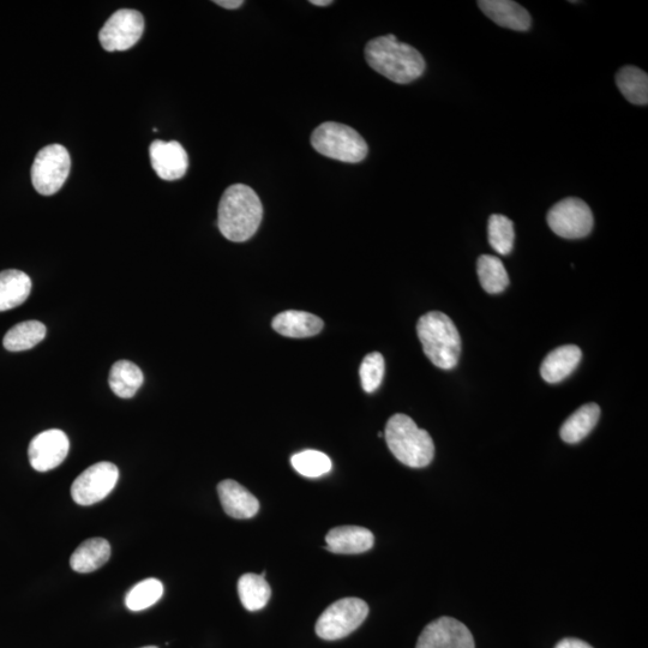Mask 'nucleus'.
<instances>
[{
  "label": "nucleus",
  "mask_w": 648,
  "mask_h": 648,
  "mask_svg": "<svg viewBox=\"0 0 648 648\" xmlns=\"http://www.w3.org/2000/svg\"><path fill=\"white\" fill-rule=\"evenodd\" d=\"M142 648H158L156 646H147V647H142Z\"/></svg>",
  "instance_id": "34"
},
{
  "label": "nucleus",
  "mask_w": 648,
  "mask_h": 648,
  "mask_svg": "<svg viewBox=\"0 0 648 648\" xmlns=\"http://www.w3.org/2000/svg\"><path fill=\"white\" fill-rule=\"evenodd\" d=\"M555 648H593L587 642L579 639H563L556 645Z\"/></svg>",
  "instance_id": "31"
},
{
  "label": "nucleus",
  "mask_w": 648,
  "mask_h": 648,
  "mask_svg": "<svg viewBox=\"0 0 648 648\" xmlns=\"http://www.w3.org/2000/svg\"><path fill=\"white\" fill-rule=\"evenodd\" d=\"M118 467L111 462H98L87 468L71 485V496L80 506H92L108 495L117 485Z\"/></svg>",
  "instance_id": "9"
},
{
  "label": "nucleus",
  "mask_w": 648,
  "mask_h": 648,
  "mask_svg": "<svg viewBox=\"0 0 648 648\" xmlns=\"http://www.w3.org/2000/svg\"><path fill=\"white\" fill-rule=\"evenodd\" d=\"M218 494L225 513L233 519H251L260 510V502L243 485L232 479L222 480Z\"/></svg>",
  "instance_id": "14"
},
{
  "label": "nucleus",
  "mask_w": 648,
  "mask_h": 648,
  "mask_svg": "<svg viewBox=\"0 0 648 648\" xmlns=\"http://www.w3.org/2000/svg\"><path fill=\"white\" fill-rule=\"evenodd\" d=\"M111 545L104 538H92L82 543L70 558V566L76 573L95 572L110 560Z\"/></svg>",
  "instance_id": "19"
},
{
  "label": "nucleus",
  "mask_w": 648,
  "mask_h": 648,
  "mask_svg": "<svg viewBox=\"0 0 648 648\" xmlns=\"http://www.w3.org/2000/svg\"><path fill=\"white\" fill-rule=\"evenodd\" d=\"M311 144L327 158L357 164L368 155V144L358 132L345 124L327 122L312 132Z\"/></svg>",
  "instance_id": "5"
},
{
  "label": "nucleus",
  "mask_w": 648,
  "mask_h": 648,
  "mask_svg": "<svg viewBox=\"0 0 648 648\" xmlns=\"http://www.w3.org/2000/svg\"><path fill=\"white\" fill-rule=\"evenodd\" d=\"M263 218L260 197L248 185L227 188L218 208L219 230L226 239L243 243L257 232Z\"/></svg>",
  "instance_id": "1"
},
{
  "label": "nucleus",
  "mask_w": 648,
  "mask_h": 648,
  "mask_svg": "<svg viewBox=\"0 0 648 648\" xmlns=\"http://www.w3.org/2000/svg\"><path fill=\"white\" fill-rule=\"evenodd\" d=\"M369 606L359 598H344L333 603L318 618L316 634L327 641L346 638L362 626L368 617Z\"/></svg>",
  "instance_id": "6"
},
{
  "label": "nucleus",
  "mask_w": 648,
  "mask_h": 648,
  "mask_svg": "<svg viewBox=\"0 0 648 648\" xmlns=\"http://www.w3.org/2000/svg\"><path fill=\"white\" fill-rule=\"evenodd\" d=\"M582 352L578 346L567 345L550 352L540 366V374L545 382L558 383L566 380L578 368Z\"/></svg>",
  "instance_id": "18"
},
{
  "label": "nucleus",
  "mask_w": 648,
  "mask_h": 648,
  "mask_svg": "<svg viewBox=\"0 0 648 648\" xmlns=\"http://www.w3.org/2000/svg\"><path fill=\"white\" fill-rule=\"evenodd\" d=\"M291 464L299 474L306 478H318L332 470V460L318 450H304L292 456Z\"/></svg>",
  "instance_id": "29"
},
{
  "label": "nucleus",
  "mask_w": 648,
  "mask_h": 648,
  "mask_svg": "<svg viewBox=\"0 0 648 648\" xmlns=\"http://www.w3.org/2000/svg\"><path fill=\"white\" fill-rule=\"evenodd\" d=\"M71 159L68 150L60 144L42 148L32 166V183L40 195L52 196L63 188L69 177Z\"/></svg>",
  "instance_id": "7"
},
{
  "label": "nucleus",
  "mask_w": 648,
  "mask_h": 648,
  "mask_svg": "<svg viewBox=\"0 0 648 648\" xmlns=\"http://www.w3.org/2000/svg\"><path fill=\"white\" fill-rule=\"evenodd\" d=\"M416 648H476L470 630L455 618L441 617L426 626Z\"/></svg>",
  "instance_id": "12"
},
{
  "label": "nucleus",
  "mask_w": 648,
  "mask_h": 648,
  "mask_svg": "<svg viewBox=\"0 0 648 648\" xmlns=\"http://www.w3.org/2000/svg\"><path fill=\"white\" fill-rule=\"evenodd\" d=\"M144 18L141 12L122 9L114 12L101 28L99 40L108 52L130 50L142 38Z\"/></svg>",
  "instance_id": "10"
},
{
  "label": "nucleus",
  "mask_w": 648,
  "mask_h": 648,
  "mask_svg": "<svg viewBox=\"0 0 648 648\" xmlns=\"http://www.w3.org/2000/svg\"><path fill=\"white\" fill-rule=\"evenodd\" d=\"M600 418V407L597 404H586L576 410L563 423L560 435L564 442L579 443L596 428Z\"/></svg>",
  "instance_id": "21"
},
{
  "label": "nucleus",
  "mask_w": 648,
  "mask_h": 648,
  "mask_svg": "<svg viewBox=\"0 0 648 648\" xmlns=\"http://www.w3.org/2000/svg\"><path fill=\"white\" fill-rule=\"evenodd\" d=\"M365 59L378 74L388 80L407 84L418 80L425 71V60L416 48L399 42L389 34L368 42Z\"/></svg>",
  "instance_id": "2"
},
{
  "label": "nucleus",
  "mask_w": 648,
  "mask_h": 648,
  "mask_svg": "<svg viewBox=\"0 0 648 648\" xmlns=\"http://www.w3.org/2000/svg\"><path fill=\"white\" fill-rule=\"evenodd\" d=\"M32 292V280L21 270L0 272V312L22 305Z\"/></svg>",
  "instance_id": "20"
},
{
  "label": "nucleus",
  "mask_w": 648,
  "mask_h": 648,
  "mask_svg": "<svg viewBox=\"0 0 648 648\" xmlns=\"http://www.w3.org/2000/svg\"><path fill=\"white\" fill-rule=\"evenodd\" d=\"M326 543L327 549L334 554L356 555L369 551L374 546L375 537L368 528L339 526L328 532Z\"/></svg>",
  "instance_id": "15"
},
{
  "label": "nucleus",
  "mask_w": 648,
  "mask_h": 648,
  "mask_svg": "<svg viewBox=\"0 0 648 648\" xmlns=\"http://www.w3.org/2000/svg\"><path fill=\"white\" fill-rule=\"evenodd\" d=\"M70 442L65 432L51 429L36 435L29 444L30 465L38 472L54 470L69 454Z\"/></svg>",
  "instance_id": "11"
},
{
  "label": "nucleus",
  "mask_w": 648,
  "mask_h": 648,
  "mask_svg": "<svg viewBox=\"0 0 648 648\" xmlns=\"http://www.w3.org/2000/svg\"><path fill=\"white\" fill-rule=\"evenodd\" d=\"M150 162L159 178L177 180L183 178L189 168V156L177 141H154L149 147Z\"/></svg>",
  "instance_id": "13"
},
{
  "label": "nucleus",
  "mask_w": 648,
  "mask_h": 648,
  "mask_svg": "<svg viewBox=\"0 0 648 648\" xmlns=\"http://www.w3.org/2000/svg\"><path fill=\"white\" fill-rule=\"evenodd\" d=\"M478 6L497 26L516 32H527L531 28V15L512 0H482Z\"/></svg>",
  "instance_id": "16"
},
{
  "label": "nucleus",
  "mask_w": 648,
  "mask_h": 648,
  "mask_svg": "<svg viewBox=\"0 0 648 648\" xmlns=\"http://www.w3.org/2000/svg\"><path fill=\"white\" fill-rule=\"evenodd\" d=\"M384 358L380 352H371L363 359L359 375L366 393H374L381 386L384 377Z\"/></svg>",
  "instance_id": "30"
},
{
  "label": "nucleus",
  "mask_w": 648,
  "mask_h": 648,
  "mask_svg": "<svg viewBox=\"0 0 648 648\" xmlns=\"http://www.w3.org/2000/svg\"><path fill=\"white\" fill-rule=\"evenodd\" d=\"M383 435L390 452L401 464L423 468L434 460L435 444L429 432L419 429L406 414L399 413L390 418Z\"/></svg>",
  "instance_id": "4"
},
{
  "label": "nucleus",
  "mask_w": 648,
  "mask_h": 648,
  "mask_svg": "<svg viewBox=\"0 0 648 648\" xmlns=\"http://www.w3.org/2000/svg\"><path fill=\"white\" fill-rule=\"evenodd\" d=\"M548 224L558 237L579 239L593 230L592 210L579 198L568 197L555 204L546 216Z\"/></svg>",
  "instance_id": "8"
},
{
  "label": "nucleus",
  "mask_w": 648,
  "mask_h": 648,
  "mask_svg": "<svg viewBox=\"0 0 648 648\" xmlns=\"http://www.w3.org/2000/svg\"><path fill=\"white\" fill-rule=\"evenodd\" d=\"M417 333L425 356L442 370H452L459 363L461 338L458 328L440 311H431L419 318Z\"/></svg>",
  "instance_id": "3"
},
{
  "label": "nucleus",
  "mask_w": 648,
  "mask_h": 648,
  "mask_svg": "<svg viewBox=\"0 0 648 648\" xmlns=\"http://www.w3.org/2000/svg\"><path fill=\"white\" fill-rule=\"evenodd\" d=\"M164 594V586L158 579H147L134 587L126 594L125 604L126 608L131 611H142L150 608L159 600Z\"/></svg>",
  "instance_id": "27"
},
{
  "label": "nucleus",
  "mask_w": 648,
  "mask_h": 648,
  "mask_svg": "<svg viewBox=\"0 0 648 648\" xmlns=\"http://www.w3.org/2000/svg\"><path fill=\"white\" fill-rule=\"evenodd\" d=\"M273 329L286 338H310L321 333L324 323L310 312L288 310L274 317Z\"/></svg>",
  "instance_id": "17"
},
{
  "label": "nucleus",
  "mask_w": 648,
  "mask_h": 648,
  "mask_svg": "<svg viewBox=\"0 0 648 648\" xmlns=\"http://www.w3.org/2000/svg\"><path fill=\"white\" fill-rule=\"evenodd\" d=\"M214 3L228 10L238 9L244 4L243 0H215Z\"/></svg>",
  "instance_id": "32"
},
{
  "label": "nucleus",
  "mask_w": 648,
  "mask_h": 648,
  "mask_svg": "<svg viewBox=\"0 0 648 648\" xmlns=\"http://www.w3.org/2000/svg\"><path fill=\"white\" fill-rule=\"evenodd\" d=\"M616 83L620 92L634 105L648 104V76L636 66H624L616 75Z\"/></svg>",
  "instance_id": "24"
},
{
  "label": "nucleus",
  "mask_w": 648,
  "mask_h": 648,
  "mask_svg": "<svg viewBox=\"0 0 648 648\" xmlns=\"http://www.w3.org/2000/svg\"><path fill=\"white\" fill-rule=\"evenodd\" d=\"M477 273L480 285L490 294L501 293L509 285V276L500 258L482 255L478 258Z\"/></svg>",
  "instance_id": "26"
},
{
  "label": "nucleus",
  "mask_w": 648,
  "mask_h": 648,
  "mask_svg": "<svg viewBox=\"0 0 648 648\" xmlns=\"http://www.w3.org/2000/svg\"><path fill=\"white\" fill-rule=\"evenodd\" d=\"M47 329L39 321H26L16 324L5 334L3 345L9 352L28 351L46 338Z\"/></svg>",
  "instance_id": "23"
},
{
  "label": "nucleus",
  "mask_w": 648,
  "mask_h": 648,
  "mask_svg": "<svg viewBox=\"0 0 648 648\" xmlns=\"http://www.w3.org/2000/svg\"><path fill=\"white\" fill-rule=\"evenodd\" d=\"M238 594L246 610L258 611L268 604L272 590L264 576L248 573L238 581Z\"/></svg>",
  "instance_id": "25"
},
{
  "label": "nucleus",
  "mask_w": 648,
  "mask_h": 648,
  "mask_svg": "<svg viewBox=\"0 0 648 648\" xmlns=\"http://www.w3.org/2000/svg\"><path fill=\"white\" fill-rule=\"evenodd\" d=\"M489 243L497 254L507 256L514 246L515 232L513 221L507 216L494 214L489 218Z\"/></svg>",
  "instance_id": "28"
},
{
  "label": "nucleus",
  "mask_w": 648,
  "mask_h": 648,
  "mask_svg": "<svg viewBox=\"0 0 648 648\" xmlns=\"http://www.w3.org/2000/svg\"><path fill=\"white\" fill-rule=\"evenodd\" d=\"M310 3L316 6H328L333 4L332 0H311Z\"/></svg>",
  "instance_id": "33"
},
{
  "label": "nucleus",
  "mask_w": 648,
  "mask_h": 648,
  "mask_svg": "<svg viewBox=\"0 0 648 648\" xmlns=\"http://www.w3.org/2000/svg\"><path fill=\"white\" fill-rule=\"evenodd\" d=\"M144 381L143 372L129 360H119L114 363L108 383L112 392L122 399L134 398Z\"/></svg>",
  "instance_id": "22"
}]
</instances>
